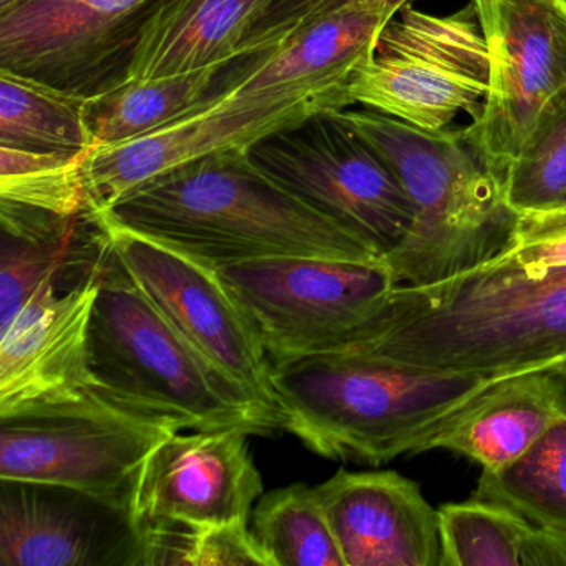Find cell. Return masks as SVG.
Wrapping results in <instances>:
<instances>
[{"mask_svg": "<svg viewBox=\"0 0 566 566\" xmlns=\"http://www.w3.org/2000/svg\"><path fill=\"white\" fill-rule=\"evenodd\" d=\"M334 350L493 380L566 373V268L530 274L495 256L437 283L397 284Z\"/></svg>", "mask_w": 566, "mask_h": 566, "instance_id": "6da1fadb", "label": "cell"}, {"mask_svg": "<svg viewBox=\"0 0 566 566\" xmlns=\"http://www.w3.org/2000/svg\"><path fill=\"white\" fill-rule=\"evenodd\" d=\"M101 213L214 268L280 256L384 261L373 244L268 177L248 148L171 168Z\"/></svg>", "mask_w": 566, "mask_h": 566, "instance_id": "7a4b0ae2", "label": "cell"}, {"mask_svg": "<svg viewBox=\"0 0 566 566\" xmlns=\"http://www.w3.org/2000/svg\"><path fill=\"white\" fill-rule=\"evenodd\" d=\"M493 379L331 350L273 366L284 430L329 460L382 465L427 452Z\"/></svg>", "mask_w": 566, "mask_h": 566, "instance_id": "3957f363", "label": "cell"}, {"mask_svg": "<svg viewBox=\"0 0 566 566\" xmlns=\"http://www.w3.org/2000/svg\"><path fill=\"white\" fill-rule=\"evenodd\" d=\"M88 374L92 396L177 432L284 430L281 417L211 366L155 310L108 241L88 326Z\"/></svg>", "mask_w": 566, "mask_h": 566, "instance_id": "277c9868", "label": "cell"}, {"mask_svg": "<svg viewBox=\"0 0 566 566\" xmlns=\"http://www.w3.org/2000/svg\"><path fill=\"white\" fill-rule=\"evenodd\" d=\"M344 115L386 158L413 207L409 234L384 256L397 284L437 283L505 250L518 214L465 128L422 130L370 108Z\"/></svg>", "mask_w": 566, "mask_h": 566, "instance_id": "5b68a950", "label": "cell"}, {"mask_svg": "<svg viewBox=\"0 0 566 566\" xmlns=\"http://www.w3.org/2000/svg\"><path fill=\"white\" fill-rule=\"evenodd\" d=\"M489 74V48L473 2L449 15L407 4L384 25L346 94L350 105L439 132L459 114L473 122L482 115Z\"/></svg>", "mask_w": 566, "mask_h": 566, "instance_id": "8992f818", "label": "cell"}, {"mask_svg": "<svg viewBox=\"0 0 566 566\" xmlns=\"http://www.w3.org/2000/svg\"><path fill=\"white\" fill-rule=\"evenodd\" d=\"M248 155L268 177L382 256L412 228L416 214L399 178L344 111L317 112L261 138Z\"/></svg>", "mask_w": 566, "mask_h": 566, "instance_id": "52a82bcc", "label": "cell"}, {"mask_svg": "<svg viewBox=\"0 0 566 566\" xmlns=\"http://www.w3.org/2000/svg\"><path fill=\"white\" fill-rule=\"evenodd\" d=\"M174 432L92 394L0 417V480L67 486L130 515L145 460Z\"/></svg>", "mask_w": 566, "mask_h": 566, "instance_id": "ba28073f", "label": "cell"}, {"mask_svg": "<svg viewBox=\"0 0 566 566\" xmlns=\"http://www.w3.org/2000/svg\"><path fill=\"white\" fill-rule=\"evenodd\" d=\"M217 270L273 366L337 349L397 286L386 261L280 256Z\"/></svg>", "mask_w": 566, "mask_h": 566, "instance_id": "9c48e42d", "label": "cell"}, {"mask_svg": "<svg viewBox=\"0 0 566 566\" xmlns=\"http://www.w3.org/2000/svg\"><path fill=\"white\" fill-rule=\"evenodd\" d=\"M97 214L122 270L155 310L211 366L284 422L263 339L217 268Z\"/></svg>", "mask_w": 566, "mask_h": 566, "instance_id": "30bf717a", "label": "cell"}, {"mask_svg": "<svg viewBox=\"0 0 566 566\" xmlns=\"http://www.w3.org/2000/svg\"><path fill=\"white\" fill-rule=\"evenodd\" d=\"M168 0H24L0 14V71L91 98L130 81L145 29Z\"/></svg>", "mask_w": 566, "mask_h": 566, "instance_id": "8fae6325", "label": "cell"}, {"mask_svg": "<svg viewBox=\"0 0 566 566\" xmlns=\"http://www.w3.org/2000/svg\"><path fill=\"white\" fill-rule=\"evenodd\" d=\"M350 107L344 87L231 92L160 130L114 147H98L85 160L92 208L105 211L151 178L217 151L250 148L323 111Z\"/></svg>", "mask_w": 566, "mask_h": 566, "instance_id": "7c38bea8", "label": "cell"}, {"mask_svg": "<svg viewBox=\"0 0 566 566\" xmlns=\"http://www.w3.org/2000/svg\"><path fill=\"white\" fill-rule=\"evenodd\" d=\"M489 48V94L465 128L505 180L549 98L566 85V0H472Z\"/></svg>", "mask_w": 566, "mask_h": 566, "instance_id": "4fadbf2b", "label": "cell"}, {"mask_svg": "<svg viewBox=\"0 0 566 566\" xmlns=\"http://www.w3.org/2000/svg\"><path fill=\"white\" fill-rule=\"evenodd\" d=\"M248 437L228 429L161 440L138 475L132 523L217 528L250 522L264 485Z\"/></svg>", "mask_w": 566, "mask_h": 566, "instance_id": "5bb4252c", "label": "cell"}, {"mask_svg": "<svg viewBox=\"0 0 566 566\" xmlns=\"http://www.w3.org/2000/svg\"><path fill=\"white\" fill-rule=\"evenodd\" d=\"M130 515L67 486L0 480V566H138Z\"/></svg>", "mask_w": 566, "mask_h": 566, "instance_id": "9a60e30c", "label": "cell"}, {"mask_svg": "<svg viewBox=\"0 0 566 566\" xmlns=\"http://www.w3.org/2000/svg\"><path fill=\"white\" fill-rule=\"evenodd\" d=\"M101 270L71 290L44 287L0 329V417L91 394L88 326Z\"/></svg>", "mask_w": 566, "mask_h": 566, "instance_id": "2e32d148", "label": "cell"}, {"mask_svg": "<svg viewBox=\"0 0 566 566\" xmlns=\"http://www.w3.org/2000/svg\"><path fill=\"white\" fill-rule=\"evenodd\" d=\"M346 566H440L439 510L397 472H347L316 486Z\"/></svg>", "mask_w": 566, "mask_h": 566, "instance_id": "e0dca14e", "label": "cell"}, {"mask_svg": "<svg viewBox=\"0 0 566 566\" xmlns=\"http://www.w3.org/2000/svg\"><path fill=\"white\" fill-rule=\"evenodd\" d=\"M0 329L48 286L65 291L101 270L107 237L94 208L72 217L0 200Z\"/></svg>", "mask_w": 566, "mask_h": 566, "instance_id": "ac0fdd59", "label": "cell"}, {"mask_svg": "<svg viewBox=\"0 0 566 566\" xmlns=\"http://www.w3.org/2000/svg\"><path fill=\"white\" fill-rule=\"evenodd\" d=\"M565 413V370L503 377L453 417L429 450L457 453L482 470L502 469Z\"/></svg>", "mask_w": 566, "mask_h": 566, "instance_id": "d6986e66", "label": "cell"}, {"mask_svg": "<svg viewBox=\"0 0 566 566\" xmlns=\"http://www.w3.org/2000/svg\"><path fill=\"white\" fill-rule=\"evenodd\" d=\"M273 48L244 49L208 67L150 81H130L87 98L85 124L94 147L137 140L227 97Z\"/></svg>", "mask_w": 566, "mask_h": 566, "instance_id": "ffe728a7", "label": "cell"}, {"mask_svg": "<svg viewBox=\"0 0 566 566\" xmlns=\"http://www.w3.org/2000/svg\"><path fill=\"white\" fill-rule=\"evenodd\" d=\"M396 14L384 4H353L319 15L274 45L237 92L344 87Z\"/></svg>", "mask_w": 566, "mask_h": 566, "instance_id": "44dd1931", "label": "cell"}, {"mask_svg": "<svg viewBox=\"0 0 566 566\" xmlns=\"http://www.w3.org/2000/svg\"><path fill=\"white\" fill-rule=\"evenodd\" d=\"M271 2L168 0L142 35L130 81L184 74L234 57Z\"/></svg>", "mask_w": 566, "mask_h": 566, "instance_id": "7402d4cb", "label": "cell"}, {"mask_svg": "<svg viewBox=\"0 0 566 566\" xmlns=\"http://www.w3.org/2000/svg\"><path fill=\"white\" fill-rule=\"evenodd\" d=\"M440 566H566V533L470 499L439 509Z\"/></svg>", "mask_w": 566, "mask_h": 566, "instance_id": "603a6c76", "label": "cell"}, {"mask_svg": "<svg viewBox=\"0 0 566 566\" xmlns=\"http://www.w3.org/2000/svg\"><path fill=\"white\" fill-rule=\"evenodd\" d=\"M87 98L0 71V147L41 154L94 150Z\"/></svg>", "mask_w": 566, "mask_h": 566, "instance_id": "cb8c5ba5", "label": "cell"}, {"mask_svg": "<svg viewBox=\"0 0 566 566\" xmlns=\"http://www.w3.org/2000/svg\"><path fill=\"white\" fill-rule=\"evenodd\" d=\"M473 499L566 533V413L513 462L482 470Z\"/></svg>", "mask_w": 566, "mask_h": 566, "instance_id": "d4e9b609", "label": "cell"}, {"mask_svg": "<svg viewBox=\"0 0 566 566\" xmlns=\"http://www.w3.org/2000/svg\"><path fill=\"white\" fill-rule=\"evenodd\" d=\"M250 526L271 566H346L316 486L293 483L263 493Z\"/></svg>", "mask_w": 566, "mask_h": 566, "instance_id": "484cf974", "label": "cell"}, {"mask_svg": "<svg viewBox=\"0 0 566 566\" xmlns=\"http://www.w3.org/2000/svg\"><path fill=\"white\" fill-rule=\"evenodd\" d=\"M503 185L518 217L566 210V85L539 112Z\"/></svg>", "mask_w": 566, "mask_h": 566, "instance_id": "4316f807", "label": "cell"}, {"mask_svg": "<svg viewBox=\"0 0 566 566\" xmlns=\"http://www.w3.org/2000/svg\"><path fill=\"white\" fill-rule=\"evenodd\" d=\"M81 154H41L0 147V200L51 211L82 213L92 207Z\"/></svg>", "mask_w": 566, "mask_h": 566, "instance_id": "83f0119b", "label": "cell"}, {"mask_svg": "<svg viewBox=\"0 0 566 566\" xmlns=\"http://www.w3.org/2000/svg\"><path fill=\"white\" fill-rule=\"evenodd\" d=\"M140 539L138 566H271L250 522L187 528L180 525L135 526Z\"/></svg>", "mask_w": 566, "mask_h": 566, "instance_id": "f1b7e54d", "label": "cell"}, {"mask_svg": "<svg viewBox=\"0 0 566 566\" xmlns=\"http://www.w3.org/2000/svg\"><path fill=\"white\" fill-rule=\"evenodd\" d=\"M499 256L530 274L566 268V210L520 214L515 231Z\"/></svg>", "mask_w": 566, "mask_h": 566, "instance_id": "f546056e", "label": "cell"}, {"mask_svg": "<svg viewBox=\"0 0 566 566\" xmlns=\"http://www.w3.org/2000/svg\"><path fill=\"white\" fill-rule=\"evenodd\" d=\"M410 0H273L270 8L258 19L244 49L273 48L290 38L306 22L331 11L353 4H384L399 12Z\"/></svg>", "mask_w": 566, "mask_h": 566, "instance_id": "4dcf8cb0", "label": "cell"}, {"mask_svg": "<svg viewBox=\"0 0 566 566\" xmlns=\"http://www.w3.org/2000/svg\"><path fill=\"white\" fill-rule=\"evenodd\" d=\"M24 0H0V14L11 11L15 6L22 4Z\"/></svg>", "mask_w": 566, "mask_h": 566, "instance_id": "1f68e13d", "label": "cell"}]
</instances>
